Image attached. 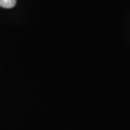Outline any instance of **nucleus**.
Here are the masks:
<instances>
[{
	"mask_svg": "<svg viewBox=\"0 0 130 130\" xmlns=\"http://www.w3.org/2000/svg\"><path fill=\"white\" fill-rule=\"evenodd\" d=\"M16 0H0V7L3 8L10 9L16 5Z\"/></svg>",
	"mask_w": 130,
	"mask_h": 130,
	"instance_id": "obj_1",
	"label": "nucleus"
}]
</instances>
